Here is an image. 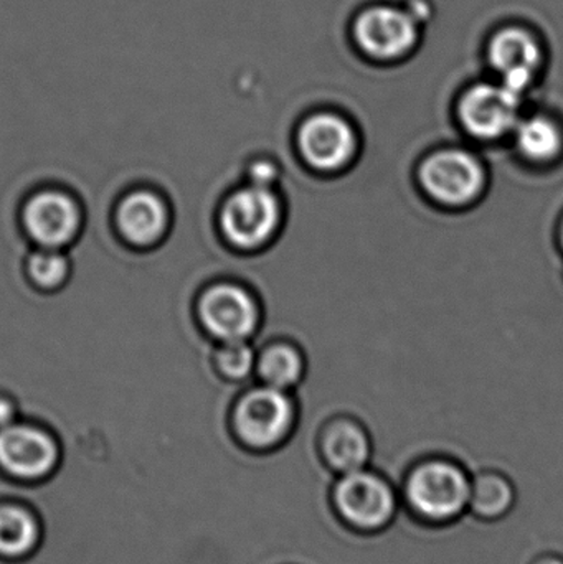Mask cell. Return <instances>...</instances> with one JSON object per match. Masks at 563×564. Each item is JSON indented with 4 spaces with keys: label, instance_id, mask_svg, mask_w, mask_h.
Here are the masks:
<instances>
[{
    "label": "cell",
    "instance_id": "5",
    "mask_svg": "<svg viewBox=\"0 0 563 564\" xmlns=\"http://www.w3.org/2000/svg\"><path fill=\"white\" fill-rule=\"evenodd\" d=\"M300 151L304 161L323 174H340L356 164L362 139L356 126L337 112H316L301 124Z\"/></svg>",
    "mask_w": 563,
    "mask_h": 564
},
{
    "label": "cell",
    "instance_id": "21",
    "mask_svg": "<svg viewBox=\"0 0 563 564\" xmlns=\"http://www.w3.org/2000/svg\"><path fill=\"white\" fill-rule=\"evenodd\" d=\"M274 177H277V171H274L271 164L260 162V164L251 169V178H253L255 185H258V187H268L274 181Z\"/></svg>",
    "mask_w": 563,
    "mask_h": 564
},
{
    "label": "cell",
    "instance_id": "10",
    "mask_svg": "<svg viewBox=\"0 0 563 564\" xmlns=\"http://www.w3.org/2000/svg\"><path fill=\"white\" fill-rule=\"evenodd\" d=\"M354 36L364 52L389 59L405 55L415 46L419 29L409 13L392 7H373L357 17Z\"/></svg>",
    "mask_w": 563,
    "mask_h": 564
},
{
    "label": "cell",
    "instance_id": "23",
    "mask_svg": "<svg viewBox=\"0 0 563 564\" xmlns=\"http://www.w3.org/2000/svg\"><path fill=\"white\" fill-rule=\"evenodd\" d=\"M13 408L9 401L0 400V430L6 426H10L13 420Z\"/></svg>",
    "mask_w": 563,
    "mask_h": 564
},
{
    "label": "cell",
    "instance_id": "24",
    "mask_svg": "<svg viewBox=\"0 0 563 564\" xmlns=\"http://www.w3.org/2000/svg\"><path fill=\"white\" fill-rule=\"evenodd\" d=\"M554 245L563 260V208L554 225Z\"/></svg>",
    "mask_w": 563,
    "mask_h": 564
},
{
    "label": "cell",
    "instance_id": "17",
    "mask_svg": "<svg viewBox=\"0 0 563 564\" xmlns=\"http://www.w3.org/2000/svg\"><path fill=\"white\" fill-rule=\"evenodd\" d=\"M40 540L35 517L19 506L0 507V555L9 558L29 555Z\"/></svg>",
    "mask_w": 563,
    "mask_h": 564
},
{
    "label": "cell",
    "instance_id": "13",
    "mask_svg": "<svg viewBox=\"0 0 563 564\" xmlns=\"http://www.w3.org/2000/svg\"><path fill=\"white\" fill-rule=\"evenodd\" d=\"M321 456L336 476L372 466L373 440L356 417H336L321 434Z\"/></svg>",
    "mask_w": 563,
    "mask_h": 564
},
{
    "label": "cell",
    "instance_id": "7",
    "mask_svg": "<svg viewBox=\"0 0 563 564\" xmlns=\"http://www.w3.org/2000/svg\"><path fill=\"white\" fill-rule=\"evenodd\" d=\"M280 220V205L267 187L245 188L225 205L221 227L225 235L241 248H255L273 235Z\"/></svg>",
    "mask_w": 563,
    "mask_h": 564
},
{
    "label": "cell",
    "instance_id": "12",
    "mask_svg": "<svg viewBox=\"0 0 563 564\" xmlns=\"http://www.w3.org/2000/svg\"><path fill=\"white\" fill-rule=\"evenodd\" d=\"M201 314L205 327L225 341L243 340L258 324L253 299L237 285L210 289L202 299Z\"/></svg>",
    "mask_w": 563,
    "mask_h": 564
},
{
    "label": "cell",
    "instance_id": "18",
    "mask_svg": "<svg viewBox=\"0 0 563 564\" xmlns=\"http://www.w3.org/2000/svg\"><path fill=\"white\" fill-rule=\"evenodd\" d=\"M260 371L261 377L271 388L281 390L300 380L303 373V361L294 348L280 345L264 351L260 361Z\"/></svg>",
    "mask_w": 563,
    "mask_h": 564
},
{
    "label": "cell",
    "instance_id": "15",
    "mask_svg": "<svg viewBox=\"0 0 563 564\" xmlns=\"http://www.w3.org/2000/svg\"><path fill=\"white\" fill-rule=\"evenodd\" d=\"M515 479L499 469L478 470L472 476L468 516L483 523H498L511 517L518 506Z\"/></svg>",
    "mask_w": 563,
    "mask_h": 564
},
{
    "label": "cell",
    "instance_id": "22",
    "mask_svg": "<svg viewBox=\"0 0 563 564\" xmlns=\"http://www.w3.org/2000/svg\"><path fill=\"white\" fill-rule=\"evenodd\" d=\"M528 564H563V555L559 552H542Z\"/></svg>",
    "mask_w": 563,
    "mask_h": 564
},
{
    "label": "cell",
    "instance_id": "11",
    "mask_svg": "<svg viewBox=\"0 0 563 564\" xmlns=\"http://www.w3.org/2000/svg\"><path fill=\"white\" fill-rule=\"evenodd\" d=\"M488 56L499 82L519 95L524 96L538 79L542 53L534 36L526 30L511 26L496 33Z\"/></svg>",
    "mask_w": 563,
    "mask_h": 564
},
{
    "label": "cell",
    "instance_id": "4",
    "mask_svg": "<svg viewBox=\"0 0 563 564\" xmlns=\"http://www.w3.org/2000/svg\"><path fill=\"white\" fill-rule=\"evenodd\" d=\"M524 96L501 82L476 83L458 96L455 122L465 142L481 149L506 148L524 112Z\"/></svg>",
    "mask_w": 563,
    "mask_h": 564
},
{
    "label": "cell",
    "instance_id": "8",
    "mask_svg": "<svg viewBox=\"0 0 563 564\" xmlns=\"http://www.w3.org/2000/svg\"><path fill=\"white\" fill-rule=\"evenodd\" d=\"M293 421L291 401L277 388L251 391L235 414L238 434L253 447H270L283 440Z\"/></svg>",
    "mask_w": 563,
    "mask_h": 564
},
{
    "label": "cell",
    "instance_id": "1",
    "mask_svg": "<svg viewBox=\"0 0 563 564\" xmlns=\"http://www.w3.org/2000/svg\"><path fill=\"white\" fill-rule=\"evenodd\" d=\"M416 194L442 214L478 208L492 185L491 165L481 149L468 142H445L422 152L412 169Z\"/></svg>",
    "mask_w": 563,
    "mask_h": 564
},
{
    "label": "cell",
    "instance_id": "14",
    "mask_svg": "<svg viewBox=\"0 0 563 564\" xmlns=\"http://www.w3.org/2000/svg\"><path fill=\"white\" fill-rule=\"evenodd\" d=\"M25 224L39 243L55 248L72 240L76 234L78 212L65 195L45 192L26 205Z\"/></svg>",
    "mask_w": 563,
    "mask_h": 564
},
{
    "label": "cell",
    "instance_id": "25",
    "mask_svg": "<svg viewBox=\"0 0 563 564\" xmlns=\"http://www.w3.org/2000/svg\"><path fill=\"white\" fill-rule=\"evenodd\" d=\"M561 280H562V284H563V263H562V271H561Z\"/></svg>",
    "mask_w": 563,
    "mask_h": 564
},
{
    "label": "cell",
    "instance_id": "2",
    "mask_svg": "<svg viewBox=\"0 0 563 564\" xmlns=\"http://www.w3.org/2000/svg\"><path fill=\"white\" fill-rule=\"evenodd\" d=\"M472 476V470L450 454L416 457L397 484L403 512L425 529L456 525L468 516Z\"/></svg>",
    "mask_w": 563,
    "mask_h": 564
},
{
    "label": "cell",
    "instance_id": "3",
    "mask_svg": "<svg viewBox=\"0 0 563 564\" xmlns=\"http://www.w3.org/2000/svg\"><path fill=\"white\" fill-rule=\"evenodd\" d=\"M331 506L344 529L360 536H379L402 512L399 486L372 466L337 476Z\"/></svg>",
    "mask_w": 563,
    "mask_h": 564
},
{
    "label": "cell",
    "instance_id": "20",
    "mask_svg": "<svg viewBox=\"0 0 563 564\" xmlns=\"http://www.w3.org/2000/svg\"><path fill=\"white\" fill-rule=\"evenodd\" d=\"M68 263L62 254L40 253L30 261V273L33 280L45 288H53L65 280Z\"/></svg>",
    "mask_w": 563,
    "mask_h": 564
},
{
    "label": "cell",
    "instance_id": "19",
    "mask_svg": "<svg viewBox=\"0 0 563 564\" xmlns=\"http://www.w3.org/2000/svg\"><path fill=\"white\" fill-rule=\"evenodd\" d=\"M253 351L247 344H243V340L227 341V345L218 354L220 370L231 378L247 377L253 367Z\"/></svg>",
    "mask_w": 563,
    "mask_h": 564
},
{
    "label": "cell",
    "instance_id": "6",
    "mask_svg": "<svg viewBox=\"0 0 563 564\" xmlns=\"http://www.w3.org/2000/svg\"><path fill=\"white\" fill-rule=\"evenodd\" d=\"M506 148L526 171H557L563 165V121L548 111H524Z\"/></svg>",
    "mask_w": 563,
    "mask_h": 564
},
{
    "label": "cell",
    "instance_id": "16",
    "mask_svg": "<svg viewBox=\"0 0 563 564\" xmlns=\"http://www.w3.org/2000/svg\"><path fill=\"white\" fill-rule=\"evenodd\" d=\"M122 234L132 243L149 245L164 234L167 212L164 204L149 192L129 195L118 215Z\"/></svg>",
    "mask_w": 563,
    "mask_h": 564
},
{
    "label": "cell",
    "instance_id": "9",
    "mask_svg": "<svg viewBox=\"0 0 563 564\" xmlns=\"http://www.w3.org/2000/svg\"><path fill=\"white\" fill-rule=\"evenodd\" d=\"M58 464L55 441L32 426H10L0 430V466L22 480L45 479Z\"/></svg>",
    "mask_w": 563,
    "mask_h": 564
}]
</instances>
